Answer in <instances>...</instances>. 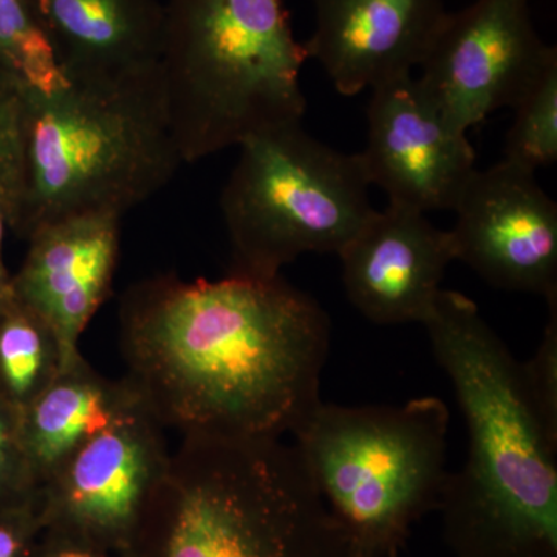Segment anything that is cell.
I'll return each instance as SVG.
<instances>
[{"mask_svg":"<svg viewBox=\"0 0 557 557\" xmlns=\"http://www.w3.org/2000/svg\"><path fill=\"white\" fill-rule=\"evenodd\" d=\"M119 321L124 379L182 437L282 438L322 401L330 318L282 276L157 274L123 293Z\"/></svg>","mask_w":557,"mask_h":557,"instance_id":"6da1fadb","label":"cell"},{"mask_svg":"<svg viewBox=\"0 0 557 557\" xmlns=\"http://www.w3.org/2000/svg\"><path fill=\"white\" fill-rule=\"evenodd\" d=\"M424 329L467 423L463 468L437 511L453 557H557V438L523 387L520 361L468 296L440 289Z\"/></svg>","mask_w":557,"mask_h":557,"instance_id":"7a4b0ae2","label":"cell"},{"mask_svg":"<svg viewBox=\"0 0 557 557\" xmlns=\"http://www.w3.org/2000/svg\"><path fill=\"white\" fill-rule=\"evenodd\" d=\"M135 557H351L295 445L185 435L132 542Z\"/></svg>","mask_w":557,"mask_h":557,"instance_id":"3957f363","label":"cell"},{"mask_svg":"<svg viewBox=\"0 0 557 557\" xmlns=\"http://www.w3.org/2000/svg\"><path fill=\"white\" fill-rule=\"evenodd\" d=\"M24 193L11 233L28 240L58 220L145 203L183 161L172 137L159 64L24 91Z\"/></svg>","mask_w":557,"mask_h":557,"instance_id":"277c9868","label":"cell"},{"mask_svg":"<svg viewBox=\"0 0 557 557\" xmlns=\"http://www.w3.org/2000/svg\"><path fill=\"white\" fill-rule=\"evenodd\" d=\"M307 60L284 0H170L157 64L183 164L302 123Z\"/></svg>","mask_w":557,"mask_h":557,"instance_id":"5b68a950","label":"cell"},{"mask_svg":"<svg viewBox=\"0 0 557 557\" xmlns=\"http://www.w3.org/2000/svg\"><path fill=\"white\" fill-rule=\"evenodd\" d=\"M448 429L446 403L421 397L403 406L321 401L292 435L355 547L392 557L437 511L449 474Z\"/></svg>","mask_w":557,"mask_h":557,"instance_id":"8992f818","label":"cell"},{"mask_svg":"<svg viewBox=\"0 0 557 557\" xmlns=\"http://www.w3.org/2000/svg\"><path fill=\"white\" fill-rule=\"evenodd\" d=\"M220 196L231 274L276 277L307 252H335L375 212L358 153L288 124L247 139Z\"/></svg>","mask_w":557,"mask_h":557,"instance_id":"52a82bcc","label":"cell"},{"mask_svg":"<svg viewBox=\"0 0 557 557\" xmlns=\"http://www.w3.org/2000/svg\"><path fill=\"white\" fill-rule=\"evenodd\" d=\"M164 429L138 398L87 440L40 486L46 531L95 547L131 549L170 468Z\"/></svg>","mask_w":557,"mask_h":557,"instance_id":"ba28073f","label":"cell"},{"mask_svg":"<svg viewBox=\"0 0 557 557\" xmlns=\"http://www.w3.org/2000/svg\"><path fill=\"white\" fill-rule=\"evenodd\" d=\"M557 58L534 28L528 0H475L448 13L426 60L421 86L460 129L512 108Z\"/></svg>","mask_w":557,"mask_h":557,"instance_id":"9c48e42d","label":"cell"},{"mask_svg":"<svg viewBox=\"0 0 557 557\" xmlns=\"http://www.w3.org/2000/svg\"><path fill=\"white\" fill-rule=\"evenodd\" d=\"M453 211L457 260L491 287L557 298V205L536 172L505 160L475 170Z\"/></svg>","mask_w":557,"mask_h":557,"instance_id":"30bf717a","label":"cell"},{"mask_svg":"<svg viewBox=\"0 0 557 557\" xmlns=\"http://www.w3.org/2000/svg\"><path fill=\"white\" fill-rule=\"evenodd\" d=\"M368 145L359 152L370 186L388 203L453 211L475 171L467 131L443 112L413 75L373 87Z\"/></svg>","mask_w":557,"mask_h":557,"instance_id":"8fae6325","label":"cell"},{"mask_svg":"<svg viewBox=\"0 0 557 557\" xmlns=\"http://www.w3.org/2000/svg\"><path fill=\"white\" fill-rule=\"evenodd\" d=\"M338 256L348 300L379 325L423 324L457 260L450 231L394 203L375 209Z\"/></svg>","mask_w":557,"mask_h":557,"instance_id":"7c38bea8","label":"cell"},{"mask_svg":"<svg viewBox=\"0 0 557 557\" xmlns=\"http://www.w3.org/2000/svg\"><path fill=\"white\" fill-rule=\"evenodd\" d=\"M121 220L83 214L32 234L11 293L49 321L62 350V369L81 357L84 330L109 298L120 258ZM61 369V370H62Z\"/></svg>","mask_w":557,"mask_h":557,"instance_id":"4fadbf2b","label":"cell"},{"mask_svg":"<svg viewBox=\"0 0 557 557\" xmlns=\"http://www.w3.org/2000/svg\"><path fill=\"white\" fill-rule=\"evenodd\" d=\"M307 57L324 67L338 94L413 75L449 11L443 0H313Z\"/></svg>","mask_w":557,"mask_h":557,"instance_id":"5bb4252c","label":"cell"},{"mask_svg":"<svg viewBox=\"0 0 557 557\" xmlns=\"http://www.w3.org/2000/svg\"><path fill=\"white\" fill-rule=\"evenodd\" d=\"M67 79L104 78L159 61L157 0H33Z\"/></svg>","mask_w":557,"mask_h":557,"instance_id":"9a60e30c","label":"cell"},{"mask_svg":"<svg viewBox=\"0 0 557 557\" xmlns=\"http://www.w3.org/2000/svg\"><path fill=\"white\" fill-rule=\"evenodd\" d=\"M139 395L81 355L22 412V438L38 490L87 440L109 426Z\"/></svg>","mask_w":557,"mask_h":557,"instance_id":"2e32d148","label":"cell"},{"mask_svg":"<svg viewBox=\"0 0 557 557\" xmlns=\"http://www.w3.org/2000/svg\"><path fill=\"white\" fill-rule=\"evenodd\" d=\"M62 369L57 333L46 318L11 293L0 314V392L11 405L25 408L53 383Z\"/></svg>","mask_w":557,"mask_h":557,"instance_id":"e0dca14e","label":"cell"},{"mask_svg":"<svg viewBox=\"0 0 557 557\" xmlns=\"http://www.w3.org/2000/svg\"><path fill=\"white\" fill-rule=\"evenodd\" d=\"M0 72L36 94L69 81L33 0H0Z\"/></svg>","mask_w":557,"mask_h":557,"instance_id":"ac0fdd59","label":"cell"},{"mask_svg":"<svg viewBox=\"0 0 557 557\" xmlns=\"http://www.w3.org/2000/svg\"><path fill=\"white\" fill-rule=\"evenodd\" d=\"M515 120L505 139L504 160L536 172L557 160V58L512 104Z\"/></svg>","mask_w":557,"mask_h":557,"instance_id":"d6986e66","label":"cell"},{"mask_svg":"<svg viewBox=\"0 0 557 557\" xmlns=\"http://www.w3.org/2000/svg\"><path fill=\"white\" fill-rule=\"evenodd\" d=\"M24 90L0 72V196L13 231L24 193Z\"/></svg>","mask_w":557,"mask_h":557,"instance_id":"ffe728a7","label":"cell"},{"mask_svg":"<svg viewBox=\"0 0 557 557\" xmlns=\"http://www.w3.org/2000/svg\"><path fill=\"white\" fill-rule=\"evenodd\" d=\"M38 494L22 438L21 412L0 392V509L30 502Z\"/></svg>","mask_w":557,"mask_h":557,"instance_id":"44dd1931","label":"cell"},{"mask_svg":"<svg viewBox=\"0 0 557 557\" xmlns=\"http://www.w3.org/2000/svg\"><path fill=\"white\" fill-rule=\"evenodd\" d=\"M548 321L536 354L520 362V375L531 408L557 438V298L547 300Z\"/></svg>","mask_w":557,"mask_h":557,"instance_id":"7402d4cb","label":"cell"},{"mask_svg":"<svg viewBox=\"0 0 557 557\" xmlns=\"http://www.w3.org/2000/svg\"><path fill=\"white\" fill-rule=\"evenodd\" d=\"M44 533L39 494L25 504L0 509V557H36Z\"/></svg>","mask_w":557,"mask_h":557,"instance_id":"603a6c76","label":"cell"},{"mask_svg":"<svg viewBox=\"0 0 557 557\" xmlns=\"http://www.w3.org/2000/svg\"><path fill=\"white\" fill-rule=\"evenodd\" d=\"M36 557H135L132 549H106L75 541V539L60 536V534L44 533Z\"/></svg>","mask_w":557,"mask_h":557,"instance_id":"cb8c5ba5","label":"cell"},{"mask_svg":"<svg viewBox=\"0 0 557 557\" xmlns=\"http://www.w3.org/2000/svg\"><path fill=\"white\" fill-rule=\"evenodd\" d=\"M9 228L7 223L5 205H3L2 196H0V277L11 278L9 269L5 265V256H3V242H5V230Z\"/></svg>","mask_w":557,"mask_h":557,"instance_id":"d4e9b609","label":"cell"},{"mask_svg":"<svg viewBox=\"0 0 557 557\" xmlns=\"http://www.w3.org/2000/svg\"><path fill=\"white\" fill-rule=\"evenodd\" d=\"M11 281V278H10ZM9 278L0 277V314L9 306L11 299V285Z\"/></svg>","mask_w":557,"mask_h":557,"instance_id":"484cf974","label":"cell"},{"mask_svg":"<svg viewBox=\"0 0 557 557\" xmlns=\"http://www.w3.org/2000/svg\"><path fill=\"white\" fill-rule=\"evenodd\" d=\"M351 557H381L380 555H376V553L369 552V549H362L355 547L354 545V556Z\"/></svg>","mask_w":557,"mask_h":557,"instance_id":"4316f807","label":"cell"},{"mask_svg":"<svg viewBox=\"0 0 557 557\" xmlns=\"http://www.w3.org/2000/svg\"><path fill=\"white\" fill-rule=\"evenodd\" d=\"M392 557H399V555H395V556H392Z\"/></svg>","mask_w":557,"mask_h":557,"instance_id":"83f0119b","label":"cell"}]
</instances>
